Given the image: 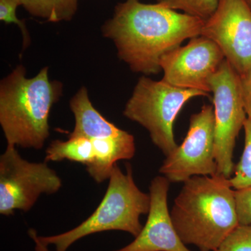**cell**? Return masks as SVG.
Instances as JSON below:
<instances>
[{
    "label": "cell",
    "mask_w": 251,
    "mask_h": 251,
    "mask_svg": "<svg viewBox=\"0 0 251 251\" xmlns=\"http://www.w3.org/2000/svg\"><path fill=\"white\" fill-rule=\"evenodd\" d=\"M209 84L215 119L216 175L230 179L235 168L236 140L247 119L241 94L240 76L225 59L211 76Z\"/></svg>",
    "instance_id": "obj_7"
},
{
    "label": "cell",
    "mask_w": 251,
    "mask_h": 251,
    "mask_svg": "<svg viewBox=\"0 0 251 251\" xmlns=\"http://www.w3.org/2000/svg\"><path fill=\"white\" fill-rule=\"evenodd\" d=\"M197 97H209V94L143 76L135 86L123 114L146 128L153 143L168 156L178 146L173 131L175 120L185 104Z\"/></svg>",
    "instance_id": "obj_5"
},
{
    "label": "cell",
    "mask_w": 251,
    "mask_h": 251,
    "mask_svg": "<svg viewBox=\"0 0 251 251\" xmlns=\"http://www.w3.org/2000/svg\"><path fill=\"white\" fill-rule=\"evenodd\" d=\"M245 142L240 161L236 165L229 183L234 190L251 186V118L247 117L244 125Z\"/></svg>",
    "instance_id": "obj_14"
},
{
    "label": "cell",
    "mask_w": 251,
    "mask_h": 251,
    "mask_svg": "<svg viewBox=\"0 0 251 251\" xmlns=\"http://www.w3.org/2000/svg\"><path fill=\"white\" fill-rule=\"evenodd\" d=\"M62 180L47 162L24 159L16 146L7 145L0 156V214L30 210L42 194L52 195L62 187Z\"/></svg>",
    "instance_id": "obj_6"
},
{
    "label": "cell",
    "mask_w": 251,
    "mask_h": 251,
    "mask_svg": "<svg viewBox=\"0 0 251 251\" xmlns=\"http://www.w3.org/2000/svg\"><path fill=\"white\" fill-rule=\"evenodd\" d=\"M175 11L180 10L184 14L206 21L216 11L218 0H155Z\"/></svg>",
    "instance_id": "obj_15"
},
{
    "label": "cell",
    "mask_w": 251,
    "mask_h": 251,
    "mask_svg": "<svg viewBox=\"0 0 251 251\" xmlns=\"http://www.w3.org/2000/svg\"><path fill=\"white\" fill-rule=\"evenodd\" d=\"M216 43L239 75L251 71V9L247 0H218L201 35Z\"/></svg>",
    "instance_id": "obj_9"
},
{
    "label": "cell",
    "mask_w": 251,
    "mask_h": 251,
    "mask_svg": "<svg viewBox=\"0 0 251 251\" xmlns=\"http://www.w3.org/2000/svg\"><path fill=\"white\" fill-rule=\"evenodd\" d=\"M229 179L216 175L195 176L184 182L171 216L184 244L215 251L239 226L235 190Z\"/></svg>",
    "instance_id": "obj_2"
},
{
    "label": "cell",
    "mask_w": 251,
    "mask_h": 251,
    "mask_svg": "<svg viewBox=\"0 0 251 251\" xmlns=\"http://www.w3.org/2000/svg\"><path fill=\"white\" fill-rule=\"evenodd\" d=\"M225 59L216 43L204 36H196L186 46H180L161 57L162 80L179 88L209 94V80Z\"/></svg>",
    "instance_id": "obj_10"
},
{
    "label": "cell",
    "mask_w": 251,
    "mask_h": 251,
    "mask_svg": "<svg viewBox=\"0 0 251 251\" xmlns=\"http://www.w3.org/2000/svg\"><path fill=\"white\" fill-rule=\"evenodd\" d=\"M21 6L34 17L49 22L70 21L77 9V0H21Z\"/></svg>",
    "instance_id": "obj_13"
},
{
    "label": "cell",
    "mask_w": 251,
    "mask_h": 251,
    "mask_svg": "<svg viewBox=\"0 0 251 251\" xmlns=\"http://www.w3.org/2000/svg\"><path fill=\"white\" fill-rule=\"evenodd\" d=\"M235 199L239 224L251 226V186L235 190Z\"/></svg>",
    "instance_id": "obj_18"
},
{
    "label": "cell",
    "mask_w": 251,
    "mask_h": 251,
    "mask_svg": "<svg viewBox=\"0 0 251 251\" xmlns=\"http://www.w3.org/2000/svg\"><path fill=\"white\" fill-rule=\"evenodd\" d=\"M215 251H251V226H238Z\"/></svg>",
    "instance_id": "obj_16"
},
{
    "label": "cell",
    "mask_w": 251,
    "mask_h": 251,
    "mask_svg": "<svg viewBox=\"0 0 251 251\" xmlns=\"http://www.w3.org/2000/svg\"><path fill=\"white\" fill-rule=\"evenodd\" d=\"M150 202V195L135 184L130 165L124 173L116 164L103 200L88 219L64 233L41 237L30 229L29 236L35 243V251H46L50 246L54 251H67L79 239L105 231H124L136 237L143 227L140 216L148 214Z\"/></svg>",
    "instance_id": "obj_4"
},
{
    "label": "cell",
    "mask_w": 251,
    "mask_h": 251,
    "mask_svg": "<svg viewBox=\"0 0 251 251\" xmlns=\"http://www.w3.org/2000/svg\"><path fill=\"white\" fill-rule=\"evenodd\" d=\"M214 146V106L204 104L201 111L191 115L186 138L166 156L159 172L171 182H185L195 176H215Z\"/></svg>",
    "instance_id": "obj_8"
},
{
    "label": "cell",
    "mask_w": 251,
    "mask_h": 251,
    "mask_svg": "<svg viewBox=\"0 0 251 251\" xmlns=\"http://www.w3.org/2000/svg\"><path fill=\"white\" fill-rule=\"evenodd\" d=\"M204 23L158 3L126 0L117 4L101 30L132 72L150 75L162 72L160 60L165 54L186 39L201 36Z\"/></svg>",
    "instance_id": "obj_1"
},
{
    "label": "cell",
    "mask_w": 251,
    "mask_h": 251,
    "mask_svg": "<svg viewBox=\"0 0 251 251\" xmlns=\"http://www.w3.org/2000/svg\"><path fill=\"white\" fill-rule=\"evenodd\" d=\"M19 6H21V0H0V20L6 24L17 25L22 32L25 50L30 44L31 39L25 23L18 19L16 15V9Z\"/></svg>",
    "instance_id": "obj_17"
},
{
    "label": "cell",
    "mask_w": 251,
    "mask_h": 251,
    "mask_svg": "<svg viewBox=\"0 0 251 251\" xmlns=\"http://www.w3.org/2000/svg\"><path fill=\"white\" fill-rule=\"evenodd\" d=\"M170 184L166 176L153 178L146 224L133 242L114 251H191L180 239L172 221L168 206Z\"/></svg>",
    "instance_id": "obj_11"
},
{
    "label": "cell",
    "mask_w": 251,
    "mask_h": 251,
    "mask_svg": "<svg viewBox=\"0 0 251 251\" xmlns=\"http://www.w3.org/2000/svg\"><path fill=\"white\" fill-rule=\"evenodd\" d=\"M240 76L241 94L247 117L251 118V71Z\"/></svg>",
    "instance_id": "obj_19"
},
{
    "label": "cell",
    "mask_w": 251,
    "mask_h": 251,
    "mask_svg": "<svg viewBox=\"0 0 251 251\" xmlns=\"http://www.w3.org/2000/svg\"><path fill=\"white\" fill-rule=\"evenodd\" d=\"M18 65L0 82V125L7 145L41 150L50 135L51 109L62 95L63 85L50 80L49 68L27 77Z\"/></svg>",
    "instance_id": "obj_3"
},
{
    "label": "cell",
    "mask_w": 251,
    "mask_h": 251,
    "mask_svg": "<svg viewBox=\"0 0 251 251\" xmlns=\"http://www.w3.org/2000/svg\"><path fill=\"white\" fill-rule=\"evenodd\" d=\"M94 159L92 142L83 137L69 138L66 141L56 140L50 144L46 151V162H60L68 160L90 166Z\"/></svg>",
    "instance_id": "obj_12"
},
{
    "label": "cell",
    "mask_w": 251,
    "mask_h": 251,
    "mask_svg": "<svg viewBox=\"0 0 251 251\" xmlns=\"http://www.w3.org/2000/svg\"><path fill=\"white\" fill-rule=\"evenodd\" d=\"M248 4H249V6H250L251 9V0H247Z\"/></svg>",
    "instance_id": "obj_20"
}]
</instances>
